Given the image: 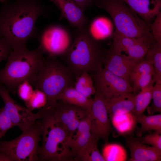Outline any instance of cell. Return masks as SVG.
<instances>
[{
  "label": "cell",
  "mask_w": 161,
  "mask_h": 161,
  "mask_svg": "<svg viewBox=\"0 0 161 161\" xmlns=\"http://www.w3.org/2000/svg\"><path fill=\"white\" fill-rule=\"evenodd\" d=\"M44 13L36 0H16L0 16V37L9 43L13 49L26 47L27 40L36 34V21Z\"/></svg>",
  "instance_id": "cell-1"
},
{
  "label": "cell",
  "mask_w": 161,
  "mask_h": 161,
  "mask_svg": "<svg viewBox=\"0 0 161 161\" xmlns=\"http://www.w3.org/2000/svg\"><path fill=\"white\" fill-rule=\"evenodd\" d=\"M73 42L61 56L75 79L82 73L94 74L103 68L105 52L89 34L87 26L77 29Z\"/></svg>",
  "instance_id": "cell-2"
},
{
  "label": "cell",
  "mask_w": 161,
  "mask_h": 161,
  "mask_svg": "<svg viewBox=\"0 0 161 161\" xmlns=\"http://www.w3.org/2000/svg\"><path fill=\"white\" fill-rule=\"evenodd\" d=\"M43 53L39 47L32 50L26 47L13 49L5 66L0 70V83L12 91L16 90L24 80L32 84L43 66Z\"/></svg>",
  "instance_id": "cell-3"
},
{
  "label": "cell",
  "mask_w": 161,
  "mask_h": 161,
  "mask_svg": "<svg viewBox=\"0 0 161 161\" xmlns=\"http://www.w3.org/2000/svg\"><path fill=\"white\" fill-rule=\"evenodd\" d=\"M94 3L110 15L115 27V32L141 40L148 48L156 42L145 22L122 0H94Z\"/></svg>",
  "instance_id": "cell-4"
},
{
  "label": "cell",
  "mask_w": 161,
  "mask_h": 161,
  "mask_svg": "<svg viewBox=\"0 0 161 161\" xmlns=\"http://www.w3.org/2000/svg\"><path fill=\"white\" fill-rule=\"evenodd\" d=\"M42 123V144L38 151V160L49 161L74 160L67 146L68 135L55 120L51 107L40 109Z\"/></svg>",
  "instance_id": "cell-5"
},
{
  "label": "cell",
  "mask_w": 161,
  "mask_h": 161,
  "mask_svg": "<svg viewBox=\"0 0 161 161\" xmlns=\"http://www.w3.org/2000/svg\"><path fill=\"white\" fill-rule=\"evenodd\" d=\"M75 78L68 67L56 58H44L43 66L32 83L45 94L46 106L53 107L58 95L67 88L74 86Z\"/></svg>",
  "instance_id": "cell-6"
},
{
  "label": "cell",
  "mask_w": 161,
  "mask_h": 161,
  "mask_svg": "<svg viewBox=\"0 0 161 161\" xmlns=\"http://www.w3.org/2000/svg\"><path fill=\"white\" fill-rule=\"evenodd\" d=\"M42 129L41 120H37L16 139L0 141V152L10 161L38 160L39 143Z\"/></svg>",
  "instance_id": "cell-7"
},
{
  "label": "cell",
  "mask_w": 161,
  "mask_h": 161,
  "mask_svg": "<svg viewBox=\"0 0 161 161\" xmlns=\"http://www.w3.org/2000/svg\"><path fill=\"white\" fill-rule=\"evenodd\" d=\"M72 43L67 30L60 26L53 25L47 28L42 33L39 47L48 57L56 58L63 55Z\"/></svg>",
  "instance_id": "cell-8"
},
{
  "label": "cell",
  "mask_w": 161,
  "mask_h": 161,
  "mask_svg": "<svg viewBox=\"0 0 161 161\" xmlns=\"http://www.w3.org/2000/svg\"><path fill=\"white\" fill-rule=\"evenodd\" d=\"M91 75L96 92L105 99L133 92L132 86L128 81L104 68Z\"/></svg>",
  "instance_id": "cell-9"
},
{
  "label": "cell",
  "mask_w": 161,
  "mask_h": 161,
  "mask_svg": "<svg viewBox=\"0 0 161 161\" xmlns=\"http://www.w3.org/2000/svg\"><path fill=\"white\" fill-rule=\"evenodd\" d=\"M8 89L0 83V96L4 104V108L14 126L24 131L40 119L41 114L39 111L34 113L27 108L17 103L11 97Z\"/></svg>",
  "instance_id": "cell-10"
},
{
  "label": "cell",
  "mask_w": 161,
  "mask_h": 161,
  "mask_svg": "<svg viewBox=\"0 0 161 161\" xmlns=\"http://www.w3.org/2000/svg\"><path fill=\"white\" fill-rule=\"evenodd\" d=\"M92 116L90 132L92 136L97 140H103L107 142L112 130L104 98L96 92L93 98L90 111Z\"/></svg>",
  "instance_id": "cell-11"
},
{
  "label": "cell",
  "mask_w": 161,
  "mask_h": 161,
  "mask_svg": "<svg viewBox=\"0 0 161 161\" xmlns=\"http://www.w3.org/2000/svg\"><path fill=\"white\" fill-rule=\"evenodd\" d=\"M140 60L131 58L111 47L105 53L103 68L130 83L131 74Z\"/></svg>",
  "instance_id": "cell-12"
},
{
  "label": "cell",
  "mask_w": 161,
  "mask_h": 161,
  "mask_svg": "<svg viewBox=\"0 0 161 161\" xmlns=\"http://www.w3.org/2000/svg\"><path fill=\"white\" fill-rule=\"evenodd\" d=\"M113 39V49L121 52H126L129 57L135 60L143 59L149 49L142 40L123 35L116 32Z\"/></svg>",
  "instance_id": "cell-13"
},
{
  "label": "cell",
  "mask_w": 161,
  "mask_h": 161,
  "mask_svg": "<svg viewBox=\"0 0 161 161\" xmlns=\"http://www.w3.org/2000/svg\"><path fill=\"white\" fill-rule=\"evenodd\" d=\"M58 7L61 17L68 21L72 26L77 29L87 26L88 20L84 11L71 0H50Z\"/></svg>",
  "instance_id": "cell-14"
},
{
  "label": "cell",
  "mask_w": 161,
  "mask_h": 161,
  "mask_svg": "<svg viewBox=\"0 0 161 161\" xmlns=\"http://www.w3.org/2000/svg\"><path fill=\"white\" fill-rule=\"evenodd\" d=\"M150 27L156 16L161 11V0H122Z\"/></svg>",
  "instance_id": "cell-15"
},
{
  "label": "cell",
  "mask_w": 161,
  "mask_h": 161,
  "mask_svg": "<svg viewBox=\"0 0 161 161\" xmlns=\"http://www.w3.org/2000/svg\"><path fill=\"white\" fill-rule=\"evenodd\" d=\"M127 144L130 151L129 161H161V150L147 146L141 141L133 138L127 139Z\"/></svg>",
  "instance_id": "cell-16"
},
{
  "label": "cell",
  "mask_w": 161,
  "mask_h": 161,
  "mask_svg": "<svg viewBox=\"0 0 161 161\" xmlns=\"http://www.w3.org/2000/svg\"><path fill=\"white\" fill-rule=\"evenodd\" d=\"M52 108L55 120L64 128L74 119L84 118L89 112L81 108L59 100Z\"/></svg>",
  "instance_id": "cell-17"
},
{
  "label": "cell",
  "mask_w": 161,
  "mask_h": 161,
  "mask_svg": "<svg viewBox=\"0 0 161 161\" xmlns=\"http://www.w3.org/2000/svg\"><path fill=\"white\" fill-rule=\"evenodd\" d=\"M135 95L126 93L105 99L108 114L112 116L132 112L134 106Z\"/></svg>",
  "instance_id": "cell-18"
},
{
  "label": "cell",
  "mask_w": 161,
  "mask_h": 161,
  "mask_svg": "<svg viewBox=\"0 0 161 161\" xmlns=\"http://www.w3.org/2000/svg\"><path fill=\"white\" fill-rule=\"evenodd\" d=\"M57 100L75 105L89 112L91 110L93 98L87 97L78 91L74 86L68 87L59 94Z\"/></svg>",
  "instance_id": "cell-19"
},
{
  "label": "cell",
  "mask_w": 161,
  "mask_h": 161,
  "mask_svg": "<svg viewBox=\"0 0 161 161\" xmlns=\"http://www.w3.org/2000/svg\"><path fill=\"white\" fill-rule=\"evenodd\" d=\"M98 140L92 136L74 158L75 161H105L98 148Z\"/></svg>",
  "instance_id": "cell-20"
},
{
  "label": "cell",
  "mask_w": 161,
  "mask_h": 161,
  "mask_svg": "<svg viewBox=\"0 0 161 161\" xmlns=\"http://www.w3.org/2000/svg\"><path fill=\"white\" fill-rule=\"evenodd\" d=\"M110 118L113 126L121 134L132 131L137 122L136 117L131 112L114 115Z\"/></svg>",
  "instance_id": "cell-21"
},
{
  "label": "cell",
  "mask_w": 161,
  "mask_h": 161,
  "mask_svg": "<svg viewBox=\"0 0 161 161\" xmlns=\"http://www.w3.org/2000/svg\"><path fill=\"white\" fill-rule=\"evenodd\" d=\"M137 122L141 124L137 134L141 136L145 132L154 130L161 133V114L146 116L143 114L137 117Z\"/></svg>",
  "instance_id": "cell-22"
},
{
  "label": "cell",
  "mask_w": 161,
  "mask_h": 161,
  "mask_svg": "<svg viewBox=\"0 0 161 161\" xmlns=\"http://www.w3.org/2000/svg\"><path fill=\"white\" fill-rule=\"evenodd\" d=\"M145 56L146 59L150 61L153 65L154 83L161 82V43L156 42L152 47L148 49Z\"/></svg>",
  "instance_id": "cell-23"
},
{
  "label": "cell",
  "mask_w": 161,
  "mask_h": 161,
  "mask_svg": "<svg viewBox=\"0 0 161 161\" xmlns=\"http://www.w3.org/2000/svg\"><path fill=\"white\" fill-rule=\"evenodd\" d=\"M102 156L105 161H124L127 159V153L121 145L106 143L102 148Z\"/></svg>",
  "instance_id": "cell-24"
},
{
  "label": "cell",
  "mask_w": 161,
  "mask_h": 161,
  "mask_svg": "<svg viewBox=\"0 0 161 161\" xmlns=\"http://www.w3.org/2000/svg\"><path fill=\"white\" fill-rule=\"evenodd\" d=\"M153 86L141 89L135 95L134 106L131 112L136 118L143 114L150 103Z\"/></svg>",
  "instance_id": "cell-25"
},
{
  "label": "cell",
  "mask_w": 161,
  "mask_h": 161,
  "mask_svg": "<svg viewBox=\"0 0 161 161\" xmlns=\"http://www.w3.org/2000/svg\"><path fill=\"white\" fill-rule=\"evenodd\" d=\"M74 86L80 93L88 98H90L96 92L92 77L86 72L82 73L75 78Z\"/></svg>",
  "instance_id": "cell-26"
},
{
  "label": "cell",
  "mask_w": 161,
  "mask_h": 161,
  "mask_svg": "<svg viewBox=\"0 0 161 161\" xmlns=\"http://www.w3.org/2000/svg\"><path fill=\"white\" fill-rule=\"evenodd\" d=\"M109 25L105 18H100L94 20L91 23L89 28H88L89 32L95 39L105 38L110 32Z\"/></svg>",
  "instance_id": "cell-27"
},
{
  "label": "cell",
  "mask_w": 161,
  "mask_h": 161,
  "mask_svg": "<svg viewBox=\"0 0 161 161\" xmlns=\"http://www.w3.org/2000/svg\"><path fill=\"white\" fill-rule=\"evenodd\" d=\"M92 136L90 131H89L75 137H68L67 145L70 149L74 160L79 151L87 143Z\"/></svg>",
  "instance_id": "cell-28"
},
{
  "label": "cell",
  "mask_w": 161,
  "mask_h": 161,
  "mask_svg": "<svg viewBox=\"0 0 161 161\" xmlns=\"http://www.w3.org/2000/svg\"><path fill=\"white\" fill-rule=\"evenodd\" d=\"M130 79L131 82L133 83L132 87L134 93L143 89L153 86L154 83L153 75L150 74H131Z\"/></svg>",
  "instance_id": "cell-29"
},
{
  "label": "cell",
  "mask_w": 161,
  "mask_h": 161,
  "mask_svg": "<svg viewBox=\"0 0 161 161\" xmlns=\"http://www.w3.org/2000/svg\"><path fill=\"white\" fill-rule=\"evenodd\" d=\"M46 95L41 90L35 88L30 99L26 103L27 108L32 111L35 109H40L47 104Z\"/></svg>",
  "instance_id": "cell-30"
},
{
  "label": "cell",
  "mask_w": 161,
  "mask_h": 161,
  "mask_svg": "<svg viewBox=\"0 0 161 161\" xmlns=\"http://www.w3.org/2000/svg\"><path fill=\"white\" fill-rule=\"evenodd\" d=\"M153 86L151 94L153 102L147 108L148 113L152 115L156 112H161V82H155Z\"/></svg>",
  "instance_id": "cell-31"
},
{
  "label": "cell",
  "mask_w": 161,
  "mask_h": 161,
  "mask_svg": "<svg viewBox=\"0 0 161 161\" xmlns=\"http://www.w3.org/2000/svg\"><path fill=\"white\" fill-rule=\"evenodd\" d=\"M17 90L19 96L25 103L30 99L34 90L32 84L26 80L19 85Z\"/></svg>",
  "instance_id": "cell-32"
},
{
  "label": "cell",
  "mask_w": 161,
  "mask_h": 161,
  "mask_svg": "<svg viewBox=\"0 0 161 161\" xmlns=\"http://www.w3.org/2000/svg\"><path fill=\"white\" fill-rule=\"evenodd\" d=\"M154 72V67L150 61L148 59L144 60L143 59L136 65L131 74L146 73L153 75Z\"/></svg>",
  "instance_id": "cell-33"
},
{
  "label": "cell",
  "mask_w": 161,
  "mask_h": 161,
  "mask_svg": "<svg viewBox=\"0 0 161 161\" xmlns=\"http://www.w3.org/2000/svg\"><path fill=\"white\" fill-rule=\"evenodd\" d=\"M150 29L155 41L161 43V12L156 16L150 26Z\"/></svg>",
  "instance_id": "cell-34"
},
{
  "label": "cell",
  "mask_w": 161,
  "mask_h": 161,
  "mask_svg": "<svg viewBox=\"0 0 161 161\" xmlns=\"http://www.w3.org/2000/svg\"><path fill=\"white\" fill-rule=\"evenodd\" d=\"M14 126L3 107L0 109V139L7 131Z\"/></svg>",
  "instance_id": "cell-35"
},
{
  "label": "cell",
  "mask_w": 161,
  "mask_h": 161,
  "mask_svg": "<svg viewBox=\"0 0 161 161\" xmlns=\"http://www.w3.org/2000/svg\"><path fill=\"white\" fill-rule=\"evenodd\" d=\"M91 123L92 116L90 112L84 118L80 120L75 134L72 137H75L82 133L90 131Z\"/></svg>",
  "instance_id": "cell-36"
},
{
  "label": "cell",
  "mask_w": 161,
  "mask_h": 161,
  "mask_svg": "<svg viewBox=\"0 0 161 161\" xmlns=\"http://www.w3.org/2000/svg\"><path fill=\"white\" fill-rule=\"evenodd\" d=\"M141 142L161 150V134L158 132L155 131L154 133L146 135L143 138Z\"/></svg>",
  "instance_id": "cell-37"
},
{
  "label": "cell",
  "mask_w": 161,
  "mask_h": 161,
  "mask_svg": "<svg viewBox=\"0 0 161 161\" xmlns=\"http://www.w3.org/2000/svg\"><path fill=\"white\" fill-rule=\"evenodd\" d=\"M13 48L8 41L3 38H0V62L7 58Z\"/></svg>",
  "instance_id": "cell-38"
},
{
  "label": "cell",
  "mask_w": 161,
  "mask_h": 161,
  "mask_svg": "<svg viewBox=\"0 0 161 161\" xmlns=\"http://www.w3.org/2000/svg\"><path fill=\"white\" fill-rule=\"evenodd\" d=\"M83 118L80 117L77 118L71 121L64 127V129L69 136L71 137H72L74 133L77 130L80 120Z\"/></svg>",
  "instance_id": "cell-39"
},
{
  "label": "cell",
  "mask_w": 161,
  "mask_h": 161,
  "mask_svg": "<svg viewBox=\"0 0 161 161\" xmlns=\"http://www.w3.org/2000/svg\"><path fill=\"white\" fill-rule=\"evenodd\" d=\"M74 2L84 11L93 3L94 0H71Z\"/></svg>",
  "instance_id": "cell-40"
},
{
  "label": "cell",
  "mask_w": 161,
  "mask_h": 161,
  "mask_svg": "<svg viewBox=\"0 0 161 161\" xmlns=\"http://www.w3.org/2000/svg\"><path fill=\"white\" fill-rule=\"evenodd\" d=\"M6 0H0V1H1V2H4V1H5Z\"/></svg>",
  "instance_id": "cell-41"
}]
</instances>
